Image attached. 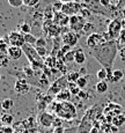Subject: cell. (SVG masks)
Segmentation results:
<instances>
[{
  "label": "cell",
  "mask_w": 125,
  "mask_h": 133,
  "mask_svg": "<svg viewBox=\"0 0 125 133\" xmlns=\"http://www.w3.org/2000/svg\"><path fill=\"white\" fill-rule=\"evenodd\" d=\"M101 5L104 7V8H107L109 11V8H110L111 6H113V2L110 1V0H100Z\"/></svg>",
  "instance_id": "ee69618b"
},
{
  "label": "cell",
  "mask_w": 125,
  "mask_h": 133,
  "mask_svg": "<svg viewBox=\"0 0 125 133\" xmlns=\"http://www.w3.org/2000/svg\"><path fill=\"white\" fill-rule=\"evenodd\" d=\"M7 1L12 7H15V8H19L23 5V0H7Z\"/></svg>",
  "instance_id": "74e56055"
},
{
  "label": "cell",
  "mask_w": 125,
  "mask_h": 133,
  "mask_svg": "<svg viewBox=\"0 0 125 133\" xmlns=\"http://www.w3.org/2000/svg\"><path fill=\"white\" fill-rule=\"evenodd\" d=\"M67 88H68V90L71 91L72 96H78L81 91V89L79 88V86L76 85V82H68Z\"/></svg>",
  "instance_id": "4316f807"
},
{
  "label": "cell",
  "mask_w": 125,
  "mask_h": 133,
  "mask_svg": "<svg viewBox=\"0 0 125 133\" xmlns=\"http://www.w3.org/2000/svg\"><path fill=\"white\" fill-rule=\"evenodd\" d=\"M67 86H68L67 78H66V75H62V76H59V78H57L52 83H51L50 88L48 89L47 93L56 97L57 94H59L62 90L67 88Z\"/></svg>",
  "instance_id": "277c9868"
},
{
  "label": "cell",
  "mask_w": 125,
  "mask_h": 133,
  "mask_svg": "<svg viewBox=\"0 0 125 133\" xmlns=\"http://www.w3.org/2000/svg\"><path fill=\"white\" fill-rule=\"evenodd\" d=\"M56 117L53 116L52 114L48 111H42V112H38L37 115V123L41 125L42 127L44 129H49V127L53 126V122H55Z\"/></svg>",
  "instance_id": "9c48e42d"
},
{
  "label": "cell",
  "mask_w": 125,
  "mask_h": 133,
  "mask_svg": "<svg viewBox=\"0 0 125 133\" xmlns=\"http://www.w3.org/2000/svg\"><path fill=\"white\" fill-rule=\"evenodd\" d=\"M106 42H108V41H107L104 34L96 32V31L93 32V34H90L89 36H87V41H86L87 46L90 49V50H94V49L101 46V45H103Z\"/></svg>",
  "instance_id": "5b68a950"
},
{
  "label": "cell",
  "mask_w": 125,
  "mask_h": 133,
  "mask_svg": "<svg viewBox=\"0 0 125 133\" xmlns=\"http://www.w3.org/2000/svg\"><path fill=\"white\" fill-rule=\"evenodd\" d=\"M8 44L22 48L25 44L24 34H22L21 31H11L8 34Z\"/></svg>",
  "instance_id": "30bf717a"
},
{
  "label": "cell",
  "mask_w": 125,
  "mask_h": 133,
  "mask_svg": "<svg viewBox=\"0 0 125 133\" xmlns=\"http://www.w3.org/2000/svg\"><path fill=\"white\" fill-rule=\"evenodd\" d=\"M20 31L22 32V34H30V31H31V28H30V25L28 23H22L21 27H20Z\"/></svg>",
  "instance_id": "8d00e7d4"
},
{
  "label": "cell",
  "mask_w": 125,
  "mask_h": 133,
  "mask_svg": "<svg viewBox=\"0 0 125 133\" xmlns=\"http://www.w3.org/2000/svg\"><path fill=\"white\" fill-rule=\"evenodd\" d=\"M23 55V50L20 46H13V45H9L8 48V52H7V56L9 57V59L12 60H17L22 57Z\"/></svg>",
  "instance_id": "2e32d148"
},
{
  "label": "cell",
  "mask_w": 125,
  "mask_h": 133,
  "mask_svg": "<svg viewBox=\"0 0 125 133\" xmlns=\"http://www.w3.org/2000/svg\"><path fill=\"white\" fill-rule=\"evenodd\" d=\"M71 97H72V94H71V91L68 90V88H66V89H64V90L60 91L59 94L56 95V101H58V102H70Z\"/></svg>",
  "instance_id": "ac0fdd59"
},
{
  "label": "cell",
  "mask_w": 125,
  "mask_h": 133,
  "mask_svg": "<svg viewBox=\"0 0 125 133\" xmlns=\"http://www.w3.org/2000/svg\"><path fill=\"white\" fill-rule=\"evenodd\" d=\"M93 14L90 11H89L88 8H86V7H83L82 6V9H81V12H80V15H82L85 19H88V17H90V15Z\"/></svg>",
  "instance_id": "b9f144b4"
},
{
  "label": "cell",
  "mask_w": 125,
  "mask_h": 133,
  "mask_svg": "<svg viewBox=\"0 0 125 133\" xmlns=\"http://www.w3.org/2000/svg\"><path fill=\"white\" fill-rule=\"evenodd\" d=\"M2 126V124H1V121H0V127H1Z\"/></svg>",
  "instance_id": "91938a15"
},
{
  "label": "cell",
  "mask_w": 125,
  "mask_h": 133,
  "mask_svg": "<svg viewBox=\"0 0 125 133\" xmlns=\"http://www.w3.org/2000/svg\"><path fill=\"white\" fill-rule=\"evenodd\" d=\"M44 64H45V66L49 68H56V65H57V57H55V56H52V55H49L44 59Z\"/></svg>",
  "instance_id": "cb8c5ba5"
},
{
  "label": "cell",
  "mask_w": 125,
  "mask_h": 133,
  "mask_svg": "<svg viewBox=\"0 0 125 133\" xmlns=\"http://www.w3.org/2000/svg\"><path fill=\"white\" fill-rule=\"evenodd\" d=\"M111 124L115 125V126H117V127L123 126V125L125 124V115L121 114V115H118V116L114 117V118H113V122H111Z\"/></svg>",
  "instance_id": "484cf974"
},
{
  "label": "cell",
  "mask_w": 125,
  "mask_h": 133,
  "mask_svg": "<svg viewBox=\"0 0 125 133\" xmlns=\"http://www.w3.org/2000/svg\"><path fill=\"white\" fill-rule=\"evenodd\" d=\"M118 52H119V56H121L122 60H125V46L122 48V49H119Z\"/></svg>",
  "instance_id": "f907efd6"
},
{
  "label": "cell",
  "mask_w": 125,
  "mask_h": 133,
  "mask_svg": "<svg viewBox=\"0 0 125 133\" xmlns=\"http://www.w3.org/2000/svg\"><path fill=\"white\" fill-rule=\"evenodd\" d=\"M74 61L79 65H82L86 63V55L83 52V50L81 48H78L75 50V57H74Z\"/></svg>",
  "instance_id": "d6986e66"
},
{
  "label": "cell",
  "mask_w": 125,
  "mask_h": 133,
  "mask_svg": "<svg viewBox=\"0 0 125 133\" xmlns=\"http://www.w3.org/2000/svg\"><path fill=\"white\" fill-rule=\"evenodd\" d=\"M64 132H65V127H64V126H59V127H55L52 133H64Z\"/></svg>",
  "instance_id": "c3c4849f"
},
{
  "label": "cell",
  "mask_w": 125,
  "mask_h": 133,
  "mask_svg": "<svg viewBox=\"0 0 125 133\" xmlns=\"http://www.w3.org/2000/svg\"><path fill=\"white\" fill-rule=\"evenodd\" d=\"M117 41H118V43H119V42H122L123 44H125V30H122L121 36H119V38H118Z\"/></svg>",
  "instance_id": "681fc988"
},
{
  "label": "cell",
  "mask_w": 125,
  "mask_h": 133,
  "mask_svg": "<svg viewBox=\"0 0 125 133\" xmlns=\"http://www.w3.org/2000/svg\"><path fill=\"white\" fill-rule=\"evenodd\" d=\"M89 133H100V129H98V127H94L93 126V129L90 130V132Z\"/></svg>",
  "instance_id": "f5cc1de1"
},
{
  "label": "cell",
  "mask_w": 125,
  "mask_h": 133,
  "mask_svg": "<svg viewBox=\"0 0 125 133\" xmlns=\"http://www.w3.org/2000/svg\"><path fill=\"white\" fill-rule=\"evenodd\" d=\"M0 78H1V75H0Z\"/></svg>",
  "instance_id": "94428289"
},
{
  "label": "cell",
  "mask_w": 125,
  "mask_h": 133,
  "mask_svg": "<svg viewBox=\"0 0 125 133\" xmlns=\"http://www.w3.org/2000/svg\"><path fill=\"white\" fill-rule=\"evenodd\" d=\"M37 124H38L37 119H35L34 117H28L24 121L16 123L15 125H16V126H22V129H24V130H31V129H36Z\"/></svg>",
  "instance_id": "9a60e30c"
},
{
  "label": "cell",
  "mask_w": 125,
  "mask_h": 133,
  "mask_svg": "<svg viewBox=\"0 0 125 133\" xmlns=\"http://www.w3.org/2000/svg\"><path fill=\"white\" fill-rule=\"evenodd\" d=\"M81 76V74L79 72H75V71H73V72H70L66 74V78H67L68 82H76L78 81V79Z\"/></svg>",
  "instance_id": "f546056e"
},
{
  "label": "cell",
  "mask_w": 125,
  "mask_h": 133,
  "mask_svg": "<svg viewBox=\"0 0 125 133\" xmlns=\"http://www.w3.org/2000/svg\"><path fill=\"white\" fill-rule=\"evenodd\" d=\"M45 45H47V41H45V38H43V37L37 38V42H36V45H35V46L45 48Z\"/></svg>",
  "instance_id": "7bdbcfd3"
},
{
  "label": "cell",
  "mask_w": 125,
  "mask_h": 133,
  "mask_svg": "<svg viewBox=\"0 0 125 133\" xmlns=\"http://www.w3.org/2000/svg\"><path fill=\"white\" fill-rule=\"evenodd\" d=\"M87 19L82 16V15L78 14V15H73V16H70V23H68V27H70L71 31H74V32H81L83 31V28H85L86 21Z\"/></svg>",
  "instance_id": "8992f818"
},
{
  "label": "cell",
  "mask_w": 125,
  "mask_h": 133,
  "mask_svg": "<svg viewBox=\"0 0 125 133\" xmlns=\"http://www.w3.org/2000/svg\"><path fill=\"white\" fill-rule=\"evenodd\" d=\"M103 109L104 108H102L100 104H95V105H93L89 109H87V111L85 112L82 118L88 119V121H90V122L101 119L102 116H103Z\"/></svg>",
  "instance_id": "ba28073f"
},
{
  "label": "cell",
  "mask_w": 125,
  "mask_h": 133,
  "mask_svg": "<svg viewBox=\"0 0 125 133\" xmlns=\"http://www.w3.org/2000/svg\"><path fill=\"white\" fill-rule=\"evenodd\" d=\"M14 90L19 95H25L30 91V83L28 82L27 79L24 78H19L16 79L14 85Z\"/></svg>",
  "instance_id": "7c38bea8"
},
{
  "label": "cell",
  "mask_w": 125,
  "mask_h": 133,
  "mask_svg": "<svg viewBox=\"0 0 125 133\" xmlns=\"http://www.w3.org/2000/svg\"><path fill=\"white\" fill-rule=\"evenodd\" d=\"M110 1H111V2H113V1H119V0H110Z\"/></svg>",
  "instance_id": "680465c9"
},
{
  "label": "cell",
  "mask_w": 125,
  "mask_h": 133,
  "mask_svg": "<svg viewBox=\"0 0 125 133\" xmlns=\"http://www.w3.org/2000/svg\"><path fill=\"white\" fill-rule=\"evenodd\" d=\"M118 51V41H108L103 45L91 50L90 55L101 64L103 68H106L108 72H113V66Z\"/></svg>",
  "instance_id": "6da1fadb"
},
{
  "label": "cell",
  "mask_w": 125,
  "mask_h": 133,
  "mask_svg": "<svg viewBox=\"0 0 125 133\" xmlns=\"http://www.w3.org/2000/svg\"><path fill=\"white\" fill-rule=\"evenodd\" d=\"M81 9H82V4L81 1H72V2H66L63 4L62 12L64 14H66L67 16H73V15L80 14Z\"/></svg>",
  "instance_id": "52a82bcc"
},
{
  "label": "cell",
  "mask_w": 125,
  "mask_h": 133,
  "mask_svg": "<svg viewBox=\"0 0 125 133\" xmlns=\"http://www.w3.org/2000/svg\"><path fill=\"white\" fill-rule=\"evenodd\" d=\"M122 28H123V30H125V17L122 19Z\"/></svg>",
  "instance_id": "11a10c76"
},
{
  "label": "cell",
  "mask_w": 125,
  "mask_h": 133,
  "mask_svg": "<svg viewBox=\"0 0 125 133\" xmlns=\"http://www.w3.org/2000/svg\"><path fill=\"white\" fill-rule=\"evenodd\" d=\"M50 107H52V110L55 112L56 117H59L63 121H73V119H76V117H78L76 108L72 102L53 101L50 104Z\"/></svg>",
  "instance_id": "7a4b0ae2"
},
{
  "label": "cell",
  "mask_w": 125,
  "mask_h": 133,
  "mask_svg": "<svg viewBox=\"0 0 125 133\" xmlns=\"http://www.w3.org/2000/svg\"><path fill=\"white\" fill-rule=\"evenodd\" d=\"M108 82L106 80H100L95 85V90L97 94H104L108 90Z\"/></svg>",
  "instance_id": "44dd1931"
},
{
  "label": "cell",
  "mask_w": 125,
  "mask_h": 133,
  "mask_svg": "<svg viewBox=\"0 0 125 133\" xmlns=\"http://www.w3.org/2000/svg\"><path fill=\"white\" fill-rule=\"evenodd\" d=\"M64 133H78V126H71V127H66L65 132Z\"/></svg>",
  "instance_id": "7dc6e473"
},
{
  "label": "cell",
  "mask_w": 125,
  "mask_h": 133,
  "mask_svg": "<svg viewBox=\"0 0 125 133\" xmlns=\"http://www.w3.org/2000/svg\"><path fill=\"white\" fill-rule=\"evenodd\" d=\"M91 129H93V122L82 118L80 124L78 125V133H89Z\"/></svg>",
  "instance_id": "e0dca14e"
},
{
  "label": "cell",
  "mask_w": 125,
  "mask_h": 133,
  "mask_svg": "<svg viewBox=\"0 0 125 133\" xmlns=\"http://www.w3.org/2000/svg\"><path fill=\"white\" fill-rule=\"evenodd\" d=\"M40 2V0H23V5L27 7H35Z\"/></svg>",
  "instance_id": "60d3db41"
},
{
  "label": "cell",
  "mask_w": 125,
  "mask_h": 133,
  "mask_svg": "<svg viewBox=\"0 0 125 133\" xmlns=\"http://www.w3.org/2000/svg\"><path fill=\"white\" fill-rule=\"evenodd\" d=\"M122 112H123V107L119 105V104H117V103H114V102L108 103L103 109V115L104 116L111 117V118H114V117L121 115Z\"/></svg>",
  "instance_id": "8fae6325"
},
{
  "label": "cell",
  "mask_w": 125,
  "mask_h": 133,
  "mask_svg": "<svg viewBox=\"0 0 125 133\" xmlns=\"http://www.w3.org/2000/svg\"><path fill=\"white\" fill-rule=\"evenodd\" d=\"M0 121H1V124L5 125V126H12L14 118H13L11 114H2L0 116Z\"/></svg>",
  "instance_id": "603a6c76"
},
{
  "label": "cell",
  "mask_w": 125,
  "mask_h": 133,
  "mask_svg": "<svg viewBox=\"0 0 125 133\" xmlns=\"http://www.w3.org/2000/svg\"><path fill=\"white\" fill-rule=\"evenodd\" d=\"M59 126H63V119L59 118V117H56L55 122H53V127H59Z\"/></svg>",
  "instance_id": "bcb514c9"
},
{
  "label": "cell",
  "mask_w": 125,
  "mask_h": 133,
  "mask_svg": "<svg viewBox=\"0 0 125 133\" xmlns=\"http://www.w3.org/2000/svg\"><path fill=\"white\" fill-rule=\"evenodd\" d=\"M1 110L2 109H1V105H0V116H1Z\"/></svg>",
  "instance_id": "6f0895ef"
},
{
  "label": "cell",
  "mask_w": 125,
  "mask_h": 133,
  "mask_svg": "<svg viewBox=\"0 0 125 133\" xmlns=\"http://www.w3.org/2000/svg\"><path fill=\"white\" fill-rule=\"evenodd\" d=\"M96 78L98 79V80H108V71L106 70V68L102 67L101 70L97 71V73H96Z\"/></svg>",
  "instance_id": "1f68e13d"
},
{
  "label": "cell",
  "mask_w": 125,
  "mask_h": 133,
  "mask_svg": "<svg viewBox=\"0 0 125 133\" xmlns=\"http://www.w3.org/2000/svg\"><path fill=\"white\" fill-rule=\"evenodd\" d=\"M78 96H79V97H81L82 99H89V98H90V96H89V93H88L87 90H86V89L81 90V91H80V94H79Z\"/></svg>",
  "instance_id": "f6af8a7d"
},
{
  "label": "cell",
  "mask_w": 125,
  "mask_h": 133,
  "mask_svg": "<svg viewBox=\"0 0 125 133\" xmlns=\"http://www.w3.org/2000/svg\"><path fill=\"white\" fill-rule=\"evenodd\" d=\"M35 49H36L37 53H38V55H40L42 58H44V57H47V56H48V51H47V49H45V48L35 46Z\"/></svg>",
  "instance_id": "ab89813d"
},
{
  "label": "cell",
  "mask_w": 125,
  "mask_h": 133,
  "mask_svg": "<svg viewBox=\"0 0 125 133\" xmlns=\"http://www.w3.org/2000/svg\"><path fill=\"white\" fill-rule=\"evenodd\" d=\"M58 1L63 2V4H66V2H72V1H78V0H58Z\"/></svg>",
  "instance_id": "db71d44e"
},
{
  "label": "cell",
  "mask_w": 125,
  "mask_h": 133,
  "mask_svg": "<svg viewBox=\"0 0 125 133\" xmlns=\"http://www.w3.org/2000/svg\"><path fill=\"white\" fill-rule=\"evenodd\" d=\"M23 133H38L37 129H31V130H24Z\"/></svg>",
  "instance_id": "816d5d0a"
},
{
  "label": "cell",
  "mask_w": 125,
  "mask_h": 133,
  "mask_svg": "<svg viewBox=\"0 0 125 133\" xmlns=\"http://www.w3.org/2000/svg\"><path fill=\"white\" fill-rule=\"evenodd\" d=\"M62 42L65 45H70L71 48L74 46V45H76V44H78V42H79V35H78V32L67 31V32H65V34H63Z\"/></svg>",
  "instance_id": "4fadbf2b"
},
{
  "label": "cell",
  "mask_w": 125,
  "mask_h": 133,
  "mask_svg": "<svg viewBox=\"0 0 125 133\" xmlns=\"http://www.w3.org/2000/svg\"><path fill=\"white\" fill-rule=\"evenodd\" d=\"M11 59L7 55H0V68H7L9 66Z\"/></svg>",
  "instance_id": "f1b7e54d"
},
{
  "label": "cell",
  "mask_w": 125,
  "mask_h": 133,
  "mask_svg": "<svg viewBox=\"0 0 125 133\" xmlns=\"http://www.w3.org/2000/svg\"><path fill=\"white\" fill-rule=\"evenodd\" d=\"M8 42H5V41L0 39V55H7L8 52Z\"/></svg>",
  "instance_id": "e575fe53"
},
{
  "label": "cell",
  "mask_w": 125,
  "mask_h": 133,
  "mask_svg": "<svg viewBox=\"0 0 125 133\" xmlns=\"http://www.w3.org/2000/svg\"><path fill=\"white\" fill-rule=\"evenodd\" d=\"M83 32L89 36L90 34L95 32V25H94L93 23H90V22H87L86 25H85V28H83Z\"/></svg>",
  "instance_id": "d6a6232c"
},
{
  "label": "cell",
  "mask_w": 125,
  "mask_h": 133,
  "mask_svg": "<svg viewBox=\"0 0 125 133\" xmlns=\"http://www.w3.org/2000/svg\"><path fill=\"white\" fill-rule=\"evenodd\" d=\"M89 79H90V76H89V75H81L80 78L78 79L76 85L79 86V88H80L81 90H83V89L87 88L88 82H89Z\"/></svg>",
  "instance_id": "7402d4cb"
},
{
  "label": "cell",
  "mask_w": 125,
  "mask_h": 133,
  "mask_svg": "<svg viewBox=\"0 0 125 133\" xmlns=\"http://www.w3.org/2000/svg\"><path fill=\"white\" fill-rule=\"evenodd\" d=\"M53 22L60 27H64V25L70 23V16L64 14L63 12H56L53 15Z\"/></svg>",
  "instance_id": "5bb4252c"
},
{
  "label": "cell",
  "mask_w": 125,
  "mask_h": 133,
  "mask_svg": "<svg viewBox=\"0 0 125 133\" xmlns=\"http://www.w3.org/2000/svg\"><path fill=\"white\" fill-rule=\"evenodd\" d=\"M14 127L13 126H5V125H2L1 127H0V133H14Z\"/></svg>",
  "instance_id": "f35d334b"
},
{
  "label": "cell",
  "mask_w": 125,
  "mask_h": 133,
  "mask_svg": "<svg viewBox=\"0 0 125 133\" xmlns=\"http://www.w3.org/2000/svg\"><path fill=\"white\" fill-rule=\"evenodd\" d=\"M124 73L122 70H114L113 74H111V79H110V82H118L123 79Z\"/></svg>",
  "instance_id": "d4e9b609"
},
{
  "label": "cell",
  "mask_w": 125,
  "mask_h": 133,
  "mask_svg": "<svg viewBox=\"0 0 125 133\" xmlns=\"http://www.w3.org/2000/svg\"><path fill=\"white\" fill-rule=\"evenodd\" d=\"M24 39H25V44H30V45H32V46L36 45L37 38L35 37L32 34H25L24 35Z\"/></svg>",
  "instance_id": "4dcf8cb0"
},
{
  "label": "cell",
  "mask_w": 125,
  "mask_h": 133,
  "mask_svg": "<svg viewBox=\"0 0 125 133\" xmlns=\"http://www.w3.org/2000/svg\"><path fill=\"white\" fill-rule=\"evenodd\" d=\"M47 32L50 35V36L57 37V36H59L60 32H62V27H60V25H58V24H56L55 22H53V23L51 24L49 28H48Z\"/></svg>",
  "instance_id": "ffe728a7"
},
{
  "label": "cell",
  "mask_w": 125,
  "mask_h": 133,
  "mask_svg": "<svg viewBox=\"0 0 125 133\" xmlns=\"http://www.w3.org/2000/svg\"><path fill=\"white\" fill-rule=\"evenodd\" d=\"M74 57H75V50H71L70 52H67L64 57V61L65 63H73L74 61Z\"/></svg>",
  "instance_id": "836d02e7"
},
{
  "label": "cell",
  "mask_w": 125,
  "mask_h": 133,
  "mask_svg": "<svg viewBox=\"0 0 125 133\" xmlns=\"http://www.w3.org/2000/svg\"><path fill=\"white\" fill-rule=\"evenodd\" d=\"M124 17H125V9L123 11V19H124Z\"/></svg>",
  "instance_id": "9f6ffc18"
},
{
  "label": "cell",
  "mask_w": 125,
  "mask_h": 133,
  "mask_svg": "<svg viewBox=\"0 0 125 133\" xmlns=\"http://www.w3.org/2000/svg\"><path fill=\"white\" fill-rule=\"evenodd\" d=\"M0 105H1L2 110L7 111V110H11L13 107H14V101H13L12 98H5L4 101L0 103Z\"/></svg>",
  "instance_id": "83f0119b"
},
{
  "label": "cell",
  "mask_w": 125,
  "mask_h": 133,
  "mask_svg": "<svg viewBox=\"0 0 125 133\" xmlns=\"http://www.w3.org/2000/svg\"><path fill=\"white\" fill-rule=\"evenodd\" d=\"M123 30L122 28V17H115L108 25V30L104 34L107 41H117L121 36V32Z\"/></svg>",
  "instance_id": "3957f363"
},
{
  "label": "cell",
  "mask_w": 125,
  "mask_h": 133,
  "mask_svg": "<svg viewBox=\"0 0 125 133\" xmlns=\"http://www.w3.org/2000/svg\"><path fill=\"white\" fill-rule=\"evenodd\" d=\"M111 126H113V124H110V123H103V124L101 125V130L103 133H111Z\"/></svg>",
  "instance_id": "d590c367"
}]
</instances>
